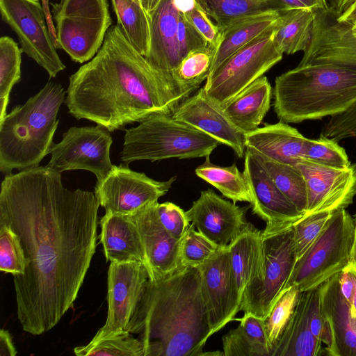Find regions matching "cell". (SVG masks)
<instances>
[{
	"label": "cell",
	"instance_id": "7bdbcfd3",
	"mask_svg": "<svg viewBox=\"0 0 356 356\" xmlns=\"http://www.w3.org/2000/svg\"><path fill=\"white\" fill-rule=\"evenodd\" d=\"M332 213L330 211L312 213L303 216L293 223L297 259L320 235Z\"/></svg>",
	"mask_w": 356,
	"mask_h": 356
},
{
	"label": "cell",
	"instance_id": "2e32d148",
	"mask_svg": "<svg viewBox=\"0 0 356 356\" xmlns=\"http://www.w3.org/2000/svg\"><path fill=\"white\" fill-rule=\"evenodd\" d=\"M198 268L201 275L202 296L212 335L241 311V299L234 279L228 247L220 249Z\"/></svg>",
	"mask_w": 356,
	"mask_h": 356
},
{
	"label": "cell",
	"instance_id": "83f0119b",
	"mask_svg": "<svg viewBox=\"0 0 356 356\" xmlns=\"http://www.w3.org/2000/svg\"><path fill=\"white\" fill-rule=\"evenodd\" d=\"M325 355L322 343L312 334L306 312V293L300 291L294 312L272 348L270 356Z\"/></svg>",
	"mask_w": 356,
	"mask_h": 356
},
{
	"label": "cell",
	"instance_id": "3957f363",
	"mask_svg": "<svg viewBox=\"0 0 356 356\" xmlns=\"http://www.w3.org/2000/svg\"><path fill=\"white\" fill-rule=\"evenodd\" d=\"M126 330L139 335L144 356H201L211 335L198 267L149 279Z\"/></svg>",
	"mask_w": 356,
	"mask_h": 356
},
{
	"label": "cell",
	"instance_id": "484cf974",
	"mask_svg": "<svg viewBox=\"0 0 356 356\" xmlns=\"http://www.w3.org/2000/svg\"><path fill=\"white\" fill-rule=\"evenodd\" d=\"M234 279L242 301L245 289L264 274L261 232L250 223L228 245Z\"/></svg>",
	"mask_w": 356,
	"mask_h": 356
},
{
	"label": "cell",
	"instance_id": "d6a6232c",
	"mask_svg": "<svg viewBox=\"0 0 356 356\" xmlns=\"http://www.w3.org/2000/svg\"><path fill=\"white\" fill-rule=\"evenodd\" d=\"M195 175L217 188L225 197L237 202H251L249 187L243 173L236 164L220 166L211 162L209 156L195 170Z\"/></svg>",
	"mask_w": 356,
	"mask_h": 356
},
{
	"label": "cell",
	"instance_id": "44dd1931",
	"mask_svg": "<svg viewBox=\"0 0 356 356\" xmlns=\"http://www.w3.org/2000/svg\"><path fill=\"white\" fill-rule=\"evenodd\" d=\"M157 202L129 216L139 232L151 280L163 279L183 268L179 258L181 240L173 238L162 225L156 211Z\"/></svg>",
	"mask_w": 356,
	"mask_h": 356
},
{
	"label": "cell",
	"instance_id": "f907efd6",
	"mask_svg": "<svg viewBox=\"0 0 356 356\" xmlns=\"http://www.w3.org/2000/svg\"><path fill=\"white\" fill-rule=\"evenodd\" d=\"M16 348L9 332L5 329L0 331V356H15Z\"/></svg>",
	"mask_w": 356,
	"mask_h": 356
},
{
	"label": "cell",
	"instance_id": "4fadbf2b",
	"mask_svg": "<svg viewBox=\"0 0 356 356\" xmlns=\"http://www.w3.org/2000/svg\"><path fill=\"white\" fill-rule=\"evenodd\" d=\"M113 138L102 125L72 127L54 144L48 167L60 173L73 170L92 172L97 182L102 181L113 167L110 149Z\"/></svg>",
	"mask_w": 356,
	"mask_h": 356
},
{
	"label": "cell",
	"instance_id": "9a60e30c",
	"mask_svg": "<svg viewBox=\"0 0 356 356\" xmlns=\"http://www.w3.org/2000/svg\"><path fill=\"white\" fill-rule=\"evenodd\" d=\"M149 279L143 263L111 262L108 270V314L92 341L124 332Z\"/></svg>",
	"mask_w": 356,
	"mask_h": 356
},
{
	"label": "cell",
	"instance_id": "1f68e13d",
	"mask_svg": "<svg viewBox=\"0 0 356 356\" xmlns=\"http://www.w3.org/2000/svg\"><path fill=\"white\" fill-rule=\"evenodd\" d=\"M118 24L131 45L146 57L150 47V27L140 0H111Z\"/></svg>",
	"mask_w": 356,
	"mask_h": 356
},
{
	"label": "cell",
	"instance_id": "ac0fdd59",
	"mask_svg": "<svg viewBox=\"0 0 356 356\" xmlns=\"http://www.w3.org/2000/svg\"><path fill=\"white\" fill-rule=\"evenodd\" d=\"M243 173L250 190L252 213L266 222V228L293 224L304 216L277 188L258 156L248 148Z\"/></svg>",
	"mask_w": 356,
	"mask_h": 356
},
{
	"label": "cell",
	"instance_id": "f546056e",
	"mask_svg": "<svg viewBox=\"0 0 356 356\" xmlns=\"http://www.w3.org/2000/svg\"><path fill=\"white\" fill-rule=\"evenodd\" d=\"M238 326L225 334L222 339L225 356H270L265 318L244 313Z\"/></svg>",
	"mask_w": 356,
	"mask_h": 356
},
{
	"label": "cell",
	"instance_id": "d6986e66",
	"mask_svg": "<svg viewBox=\"0 0 356 356\" xmlns=\"http://www.w3.org/2000/svg\"><path fill=\"white\" fill-rule=\"evenodd\" d=\"M248 209L222 198L209 188L201 191L186 213L200 233L224 249L248 225L245 218Z\"/></svg>",
	"mask_w": 356,
	"mask_h": 356
},
{
	"label": "cell",
	"instance_id": "ee69618b",
	"mask_svg": "<svg viewBox=\"0 0 356 356\" xmlns=\"http://www.w3.org/2000/svg\"><path fill=\"white\" fill-rule=\"evenodd\" d=\"M156 211L159 218L167 232L173 238L181 240L190 226L186 211L169 202H157Z\"/></svg>",
	"mask_w": 356,
	"mask_h": 356
},
{
	"label": "cell",
	"instance_id": "9c48e42d",
	"mask_svg": "<svg viewBox=\"0 0 356 356\" xmlns=\"http://www.w3.org/2000/svg\"><path fill=\"white\" fill-rule=\"evenodd\" d=\"M293 224L261 232L264 268L245 290L241 310L266 318L285 290L297 261Z\"/></svg>",
	"mask_w": 356,
	"mask_h": 356
},
{
	"label": "cell",
	"instance_id": "f6af8a7d",
	"mask_svg": "<svg viewBox=\"0 0 356 356\" xmlns=\"http://www.w3.org/2000/svg\"><path fill=\"white\" fill-rule=\"evenodd\" d=\"M321 135L337 142L356 137V104L345 112L330 117Z\"/></svg>",
	"mask_w": 356,
	"mask_h": 356
},
{
	"label": "cell",
	"instance_id": "60d3db41",
	"mask_svg": "<svg viewBox=\"0 0 356 356\" xmlns=\"http://www.w3.org/2000/svg\"><path fill=\"white\" fill-rule=\"evenodd\" d=\"M219 250L216 244L196 231L191 224L180 242L179 258L181 266L198 267Z\"/></svg>",
	"mask_w": 356,
	"mask_h": 356
},
{
	"label": "cell",
	"instance_id": "6f0895ef",
	"mask_svg": "<svg viewBox=\"0 0 356 356\" xmlns=\"http://www.w3.org/2000/svg\"><path fill=\"white\" fill-rule=\"evenodd\" d=\"M347 24L351 33L356 37V22L353 24L347 23Z\"/></svg>",
	"mask_w": 356,
	"mask_h": 356
},
{
	"label": "cell",
	"instance_id": "5b68a950",
	"mask_svg": "<svg viewBox=\"0 0 356 356\" xmlns=\"http://www.w3.org/2000/svg\"><path fill=\"white\" fill-rule=\"evenodd\" d=\"M65 93L60 83L48 82L23 105L0 121V170L5 175L39 166L54 144L58 113Z\"/></svg>",
	"mask_w": 356,
	"mask_h": 356
},
{
	"label": "cell",
	"instance_id": "680465c9",
	"mask_svg": "<svg viewBox=\"0 0 356 356\" xmlns=\"http://www.w3.org/2000/svg\"><path fill=\"white\" fill-rule=\"evenodd\" d=\"M354 219H355V220L356 222V214L355 215V218Z\"/></svg>",
	"mask_w": 356,
	"mask_h": 356
},
{
	"label": "cell",
	"instance_id": "7dc6e473",
	"mask_svg": "<svg viewBox=\"0 0 356 356\" xmlns=\"http://www.w3.org/2000/svg\"><path fill=\"white\" fill-rule=\"evenodd\" d=\"M184 15L209 44L216 50L221 40L220 29L212 22L199 3L197 2L195 6Z\"/></svg>",
	"mask_w": 356,
	"mask_h": 356
},
{
	"label": "cell",
	"instance_id": "681fc988",
	"mask_svg": "<svg viewBox=\"0 0 356 356\" xmlns=\"http://www.w3.org/2000/svg\"><path fill=\"white\" fill-rule=\"evenodd\" d=\"M340 284L343 295L350 304L353 300L355 291V285L353 280L346 268L341 272Z\"/></svg>",
	"mask_w": 356,
	"mask_h": 356
},
{
	"label": "cell",
	"instance_id": "ba28073f",
	"mask_svg": "<svg viewBox=\"0 0 356 356\" xmlns=\"http://www.w3.org/2000/svg\"><path fill=\"white\" fill-rule=\"evenodd\" d=\"M50 5L57 47L74 62L91 60L112 25L108 0H60Z\"/></svg>",
	"mask_w": 356,
	"mask_h": 356
},
{
	"label": "cell",
	"instance_id": "603a6c76",
	"mask_svg": "<svg viewBox=\"0 0 356 356\" xmlns=\"http://www.w3.org/2000/svg\"><path fill=\"white\" fill-rule=\"evenodd\" d=\"M339 273L320 285L321 307L328 341L324 348L330 356H356V318L343 295Z\"/></svg>",
	"mask_w": 356,
	"mask_h": 356
},
{
	"label": "cell",
	"instance_id": "74e56055",
	"mask_svg": "<svg viewBox=\"0 0 356 356\" xmlns=\"http://www.w3.org/2000/svg\"><path fill=\"white\" fill-rule=\"evenodd\" d=\"M22 50L10 37L0 38V97L9 96L21 78Z\"/></svg>",
	"mask_w": 356,
	"mask_h": 356
},
{
	"label": "cell",
	"instance_id": "7a4b0ae2",
	"mask_svg": "<svg viewBox=\"0 0 356 356\" xmlns=\"http://www.w3.org/2000/svg\"><path fill=\"white\" fill-rule=\"evenodd\" d=\"M193 92L153 67L117 24L96 55L70 76L65 104L76 119L113 132L155 113L172 114Z\"/></svg>",
	"mask_w": 356,
	"mask_h": 356
},
{
	"label": "cell",
	"instance_id": "e575fe53",
	"mask_svg": "<svg viewBox=\"0 0 356 356\" xmlns=\"http://www.w3.org/2000/svg\"><path fill=\"white\" fill-rule=\"evenodd\" d=\"M256 154L277 188L305 215L307 186L302 172L296 165L281 163Z\"/></svg>",
	"mask_w": 356,
	"mask_h": 356
},
{
	"label": "cell",
	"instance_id": "cb8c5ba5",
	"mask_svg": "<svg viewBox=\"0 0 356 356\" xmlns=\"http://www.w3.org/2000/svg\"><path fill=\"white\" fill-rule=\"evenodd\" d=\"M309 138L287 123H266L246 134V148L273 161L291 165L303 159Z\"/></svg>",
	"mask_w": 356,
	"mask_h": 356
},
{
	"label": "cell",
	"instance_id": "7c38bea8",
	"mask_svg": "<svg viewBox=\"0 0 356 356\" xmlns=\"http://www.w3.org/2000/svg\"><path fill=\"white\" fill-rule=\"evenodd\" d=\"M1 19L17 35L21 50L54 78L65 69L49 33L40 0H0Z\"/></svg>",
	"mask_w": 356,
	"mask_h": 356
},
{
	"label": "cell",
	"instance_id": "f35d334b",
	"mask_svg": "<svg viewBox=\"0 0 356 356\" xmlns=\"http://www.w3.org/2000/svg\"><path fill=\"white\" fill-rule=\"evenodd\" d=\"M303 160L337 169L351 165L345 149L337 141L321 135L317 139L308 140Z\"/></svg>",
	"mask_w": 356,
	"mask_h": 356
},
{
	"label": "cell",
	"instance_id": "f5cc1de1",
	"mask_svg": "<svg viewBox=\"0 0 356 356\" xmlns=\"http://www.w3.org/2000/svg\"><path fill=\"white\" fill-rule=\"evenodd\" d=\"M355 1L356 0H331L329 9L334 16H337Z\"/></svg>",
	"mask_w": 356,
	"mask_h": 356
},
{
	"label": "cell",
	"instance_id": "8fae6325",
	"mask_svg": "<svg viewBox=\"0 0 356 356\" xmlns=\"http://www.w3.org/2000/svg\"><path fill=\"white\" fill-rule=\"evenodd\" d=\"M277 21L207 79L203 88L209 97L224 105L282 60L283 53L274 42Z\"/></svg>",
	"mask_w": 356,
	"mask_h": 356
},
{
	"label": "cell",
	"instance_id": "52a82bcc",
	"mask_svg": "<svg viewBox=\"0 0 356 356\" xmlns=\"http://www.w3.org/2000/svg\"><path fill=\"white\" fill-rule=\"evenodd\" d=\"M356 222L345 209L333 212L323 231L297 259L285 289H313L343 271L349 264Z\"/></svg>",
	"mask_w": 356,
	"mask_h": 356
},
{
	"label": "cell",
	"instance_id": "d590c367",
	"mask_svg": "<svg viewBox=\"0 0 356 356\" xmlns=\"http://www.w3.org/2000/svg\"><path fill=\"white\" fill-rule=\"evenodd\" d=\"M215 51L209 45L190 52L172 71L173 77L183 87L195 91L209 76Z\"/></svg>",
	"mask_w": 356,
	"mask_h": 356
},
{
	"label": "cell",
	"instance_id": "db71d44e",
	"mask_svg": "<svg viewBox=\"0 0 356 356\" xmlns=\"http://www.w3.org/2000/svg\"><path fill=\"white\" fill-rule=\"evenodd\" d=\"M349 272L355 285V291L353 300L350 302L351 314L353 317L356 318V270L350 264L346 268Z\"/></svg>",
	"mask_w": 356,
	"mask_h": 356
},
{
	"label": "cell",
	"instance_id": "b9f144b4",
	"mask_svg": "<svg viewBox=\"0 0 356 356\" xmlns=\"http://www.w3.org/2000/svg\"><path fill=\"white\" fill-rule=\"evenodd\" d=\"M26 258L19 236L6 225L0 224V270L13 276L22 275Z\"/></svg>",
	"mask_w": 356,
	"mask_h": 356
},
{
	"label": "cell",
	"instance_id": "bcb514c9",
	"mask_svg": "<svg viewBox=\"0 0 356 356\" xmlns=\"http://www.w3.org/2000/svg\"><path fill=\"white\" fill-rule=\"evenodd\" d=\"M305 293L306 312L310 330L318 340L326 345L328 337L321 307L320 286L306 291Z\"/></svg>",
	"mask_w": 356,
	"mask_h": 356
},
{
	"label": "cell",
	"instance_id": "f1b7e54d",
	"mask_svg": "<svg viewBox=\"0 0 356 356\" xmlns=\"http://www.w3.org/2000/svg\"><path fill=\"white\" fill-rule=\"evenodd\" d=\"M280 15V12L269 11L247 16L235 19L220 29L221 40L215 51L208 77L233 54L275 22Z\"/></svg>",
	"mask_w": 356,
	"mask_h": 356
},
{
	"label": "cell",
	"instance_id": "e0dca14e",
	"mask_svg": "<svg viewBox=\"0 0 356 356\" xmlns=\"http://www.w3.org/2000/svg\"><path fill=\"white\" fill-rule=\"evenodd\" d=\"M295 165L306 181L305 215L334 212L347 208L353 202L356 195V163L345 169H337L302 159Z\"/></svg>",
	"mask_w": 356,
	"mask_h": 356
},
{
	"label": "cell",
	"instance_id": "4dcf8cb0",
	"mask_svg": "<svg viewBox=\"0 0 356 356\" xmlns=\"http://www.w3.org/2000/svg\"><path fill=\"white\" fill-rule=\"evenodd\" d=\"M280 13L274 33L276 46L283 54L304 52L312 38L315 11L300 8Z\"/></svg>",
	"mask_w": 356,
	"mask_h": 356
},
{
	"label": "cell",
	"instance_id": "9f6ffc18",
	"mask_svg": "<svg viewBox=\"0 0 356 356\" xmlns=\"http://www.w3.org/2000/svg\"><path fill=\"white\" fill-rule=\"evenodd\" d=\"M350 265L353 266L356 270V229H355V240L352 248V252L350 258Z\"/></svg>",
	"mask_w": 356,
	"mask_h": 356
},
{
	"label": "cell",
	"instance_id": "8d00e7d4",
	"mask_svg": "<svg viewBox=\"0 0 356 356\" xmlns=\"http://www.w3.org/2000/svg\"><path fill=\"white\" fill-rule=\"evenodd\" d=\"M78 356H144V347L139 339L124 332L111 337L92 341L74 349Z\"/></svg>",
	"mask_w": 356,
	"mask_h": 356
},
{
	"label": "cell",
	"instance_id": "7402d4cb",
	"mask_svg": "<svg viewBox=\"0 0 356 356\" xmlns=\"http://www.w3.org/2000/svg\"><path fill=\"white\" fill-rule=\"evenodd\" d=\"M333 64L356 67V37L346 22L327 10L315 11L312 38L298 65Z\"/></svg>",
	"mask_w": 356,
	"mask_h": 356
},
{
	"label": "cell",
	"instance_id": "d4e9b609",
	"mask_svg": "<svg viewBox=\"0 0 356 356\" xmlns=\"http://www.w3.org/2000/svg\"><path fill=\"white\" fill-rule=\"evenodd\" d=\"M100 241L110 262H139L145 266L138 229L129 216L106 212L100 220Z\"/></svg>",
	"mask_w": 356,
	"mask_h": 356
},
{
	"label": "cell",
	"instance_id": "30bf717a",
	"mask_svg": "<svg viewBox=\"0 0 356 356\" xmlns=\"http://www.w3.org/2000/svg\"><path fill=\"white\" fill-rule=\"evenodd\" d=\"M140 1L150 27V47L145 58L157 70L172 74L190 52L209 45L172 0Z\"/></svg>",
	"mask_w": 356,
	"mask_h": 356
},
{
	"label": "cell",
	"instance_id": "8992f818",
	"mask_svg": "<svg viewBox=\"0 0 356 356\" xmlns=\"http://www.w3.org/2000/svg\"><path fill=\"white\" fill-rule=\"evenodd\" d=\"M219 144L172 114L155 113L126 129L120 159L128 165L139 160L205 158Z\"/></svg>",
	"mask_w": 356,
	"mask_h": 356
},
{
	"label": "cell",
	"instance_id": "ffe728a7",
	"mask_svg": "<svg viewBox=\"0 0 356 356\" xmlns=\"http://www.w3.org/2000/svg\"><path fill=\"white\" fill-rule=\"evenodd\" d=\"M172 115L232 148L238 158L244 157L246 134L234 125L222 106L209 97L203 87L180 102Z\"/></svg>",
	"mask_w": 356,
	"mask_h": 356
},
{
	"label": "cell",
	"instance_id": "836d02e7",
	"mask_svg": "<svg viewBox=\"0 0 356 356\" xmlns=\"http://www.w3.org/2000/svg\"><path fill=\"white\" fill-rule=\"evenodd\" d=\"M216 24L222 29L229 22L269 11L282 12L278 0H197Z\"/></svg>",
	"mask_w": 356,
	"mask_h": 356
},
{
	"label": "cell",
	"instance_id": "277c9868",
	"mask_svg": "<svg viewBox=\"0 0 356 356\" xmlns=\"http://www.w3.org/2000/svg\"><path fill=\"white\" fill-rule=\"evenodd\" d=\"M273 97L277 118L287 124L337 115L356 104V67L298 65L275 78Z\"/></svg>",
	"mask_w": 356,
	"mask_h": 356
},
{
	"label": "cell",
	"instance_id": "ab89813d",
	"mask_svg": "<svg viewBox=\"0 0 356 356\" xmlns=\"http://www.w3.org/2000/svg\"><path fill=\"white\" fill-rule=\"evenodd\" d=\"M300 293V291L296 285L291 286L285 289L268 316L265 318L266 331L272 348L290 320Z\"/></svg>",
	"mask_w": 356,
	"mask_h": 356
},
{
	"label": "cell",
	"instance_id": "6da1fadb",
	"mask_svg": "<svg viewBox=\"0 0 356 356\" xmlns=\"http://www.w3.org/2000/svg\"><path fill=\"white\" fill-rule=\"evenodd\" d=\"M99 206L95 193L65 188L47 165L5 175L0 224L19 236L26 262L13 276L24 331L48 332L73 306L95 253Z\"/></svg>",
	"mask_w": 356,
	"mask_h": 356
},
{
	"label": "cell",
	"instance_id": "11a10c76",
	"mask_svg": "<svg viewBox=\"0 0 356 356\" xmlns=\"http://www.w3.org/2000/svg\"><path fill=\"white\" fill-rule=\"evenodd\" d=\"M9 102V96L0 97V121L2 120L6 114V108Z\"/></svg>",
	"mask_w": 356,
	"mask_h": 356
},
{
	"label": "cell",
	"instance_id": "c3c4849f",
	"mask_svg": "<svg viewBox=\"0 0 356 356\" xmlns=\"http://www.w3.org/2000/svg\"><path fill=\"white\" fill-rule=\"evenodd\" d=\"M283 11L292 9H309L314 11L327 10L326 0H278Z\"/></svg>",
	"mask_w": 356,
	"mask_h": 356
},
{
	"label": "cell",
	"instance_id": "4316f807",
	"mask_svg": "<svg viewBox=\"0 0 356 356\" xmlns=\"http://www.w3.org/2000/svg\"><path fill=\"white\" fill-rule=\"evenodd\" d=\"M272 95L270 83L262 76L222 107L234 125L247 134L259 128L270 107Z\"/></svg>",
	"mask_w": 356,
	"mask_h": 356
},
{
	"label": "cell",
	"instance_id": "5bb4252c",
	"mask_svg": "<svg viewBox=\"0 0 356 356\" xmlns=\"http://www.w3.org/2000/svg\"><path fill=\"white\" fill-rule=\"evenodd\" d=\"M176 179L174 176L167 181H156L127 165H113L106 177L96 183L95 194L106 212L130 216L158 201Z\"/></svg>",
	"mask_w": 356,
	"mask_h": 356
},
{
	"label": "cell",
	"instance_id": "816d5d0a",
	"mask_svg": "<svg viewBox=\"0 0 356 356\" xmlns=\"http://www.w3.org/2000/svg\"><path fill=\"white\" fill-rule=\"evenodd\" d=\"M334 17L338 22H347L349 24L356 22V1L345 9L341 14L334 16Z\"/></svg>",
	"mask_w": 356,
	"mask_h": 356
}]
</instances>
